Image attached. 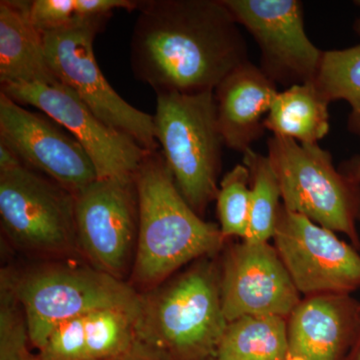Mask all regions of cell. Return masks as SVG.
<instances>
[{
    "instance_id": "cell-7",
    "label": "cell",
    "mask_w": 360,
    "mask_h": 360,
    "mask_svg": "<svg viewBox=\"0 0 360 360\" xmlns=\"http://www.w3.org/2000/svg\"><path fill=\"white\" fill-rule=\"evenodd\" d=\"M108 20H82L65 30L42 33L47 60L58 82L72 90L99 120L155 153L160 144L153 116L127 103L97 65L94 41Z\"/></svg>"
},
{
    "instance_id": "cell-20",
    "label": "cell",
    "mask_w": 360,
    "mask_h": 360,
    "mask_svg": "<svg viewBox=\"0 0 360 360\" xmlns=\"http://www.w3.org/2000/svg\"><path fill=\"white\" fill-rule=\"evenodd\" d=\"M243 165L250 172V212L245 243L264 245L274 238L278 219L281 188L269 158L250 149Z\"/></svg>"
},
{
    "instance_id": "cell-31",
    "label": "cell",
    "mask_w": 360,
    "mask_h": 360,
    "mask_svg": "<svg viewBox=\"0 0 360 360\" xmlns=\"http://www.w3.org/2000/svg\"><path fill=\"white\" fill-rule=\"evenodd\" d=\"M347 360H360V328L354 345H352V354Z\"/></svg>"
},
{
    "instance_id": "cell-26",
    "label": "cell",
    "mask_w": 360,
    "mask_h": 360,
    "mask_svg": "<svg viewBox=\"0 0 360 360\" xmlns=\"http://www.w3.org/2000/svg\"><path fill=\"white\" fill-rule=\"evenodd\" d=\"M30 18L42 33L65 30L82 21L78 18L75 0L30 1Z\"/></svg>"
},
{
    "instance_id": "cell-13",
    "label": "cell",
    "mask_w": 360,
    "mask_h": 360,
    "mask_svg": "<svg viewBox=\"0 0 360 360\" xmlns=\"http://www.w3.org/2000/svg\"><path fill=\"white\" fill-rule=\"evenodd\" d=\"M0 142L30 169L49 177L73 195L98 179L86 151L46 115L32 112L0 92Z\"/></svg>"
},
{
    "instance_id": "cell-25",
    "label": "cell",
    "mask_w": 360,
    "mask_h": 360,
    "mask_svg": "<svg viewBox=\"0 0 360 360\" xmlns=\"http://www.w3.org/2000/svg\"><path fill=\"white\" fill-rule=\"evenodd\" d=\"M39 360H87L85 316L54 328L40 349Z\"/></svg>"
},
{
    "instance_id": "cell-1",
    "label": "cell",
    "mask_w": 360,
    "mask_h": 360,
    "mask_svg": "<svg viewBox=\"0 0 360 360\" xmlns=\"http://www.w3.org/2000/svg\"><path fill=\"white\" fill-rule=\"evenodd\" d=\"M139 9L132 72L156 94L214 91L250 61L245 37L222 0H148Z\"/></svg>"
},
{
    "instance_id": "cell-12",
    "label": "cell",
    "mask_w": 360,
    "mask_h": 360,
    "mask_svg": "<svg viewBox=\"0 0 360 360\" xmlns=\"http://www.w3.org/2000/svg\"><path fill=\"white\" fill-rule=\"evenodd\" d=\"M134 179H96L75 196L77 245L94 269L122 279L139 236Z\"/></svg>"
},
{
    "instance_id": "cell-22",
    "label": "cell",
    "mask_w": 360,
    "mask_h": 360,
    "mask_svg": "<svg viewBox=\"0 0 360 360\" xmlns=\"http://www.w3.org/2000/svg\"><path fill=\"white\" fill-rule=\"evenodd\" d=\"M314 82L329 103L345 101L349 104L347 129L360 141V44L323 51Z\"/></svg>"
},
{
    "instance_id": "cell-16",
    "label": "cell",
    "mask_w": 360,
    "mask_h": 360,
    "mask_svg": "<svg viewBox=\"0 0 360 360\" xmlns=\"http://www.w3.org/2000/svg\"><path fill=\"white\" fill-rule=\"evenodd\" d=\"M277 85L250 61L239 65L214 90L217 120L224 146L245 153L264 134Z\"/></svg>"
},
{
    "instance_id": "cell-10",
    "label": "cell",
    "mask_w": 360,
    "mask_h": 360,
    "mask_svg": "<svg viewBox=\"0 0 360 360\" xmlns=\"http://www.w3.org/2000/svg\"><path fill=\"white\" fill-rule=\"evenodd\" d=\"M1 92L20 105L39 108L63 127L86 151L98 179H134L149 151L129 135L111 129L65 84H18Z\"/></svg>"
},
{
    "instance_id": "cell-19",
    "label": "cell",
    "mask_w": 360,
    "mask_h": 360,
    "mask_svg": "<svg viewBox=\"0 0 360 360\" xmlns=\"http://www.w3.org/2000/svg\"><path fill=\"white\" fill-rule=\"evenodd\" d=\"M217 360H288V323L274 315H248L229 322Z\"/></svg>"
},
{
    "instance_id": "cell-15",
    "label": "cell",
    "mask_w": 360,
    "mask_h": 360,
    "mask_svg": "<svg viewBox=\"0 0 360 360\" xmlns=\"http://www.w3.org/2000/svg\"><path fill=\"white\" fill-rule=\"evenodd\" d=\"M360 328V302L350 295H317L300 300L288 323L290 356L340 360Z\"/></svg>"
},
{
    "instance_id": "cell-24",
    "label": "cell",
    "mask_w": 360,
    "mask_h": 360,
    "mask_svg": "<svg viewBox=\"0 0 360 360\" xmlns=\"http://www.w3.org/2000/svg\"><path fill=\"white\" fill-rule=\"evenodd\" d=\"M0 285V360H30L25 309L15 291V278L2 272Z\"/></svg>"
},
{
    "instance_id": "cell-17",
    "label": "cell",
    "mask_w": 360,
    "mask_h": 360,
    "mask_svg": "<svg viewBox=\"0 0 360 360\" xmlns=\"http://www.w3.org/2000/svg\"><path fill=\"white\" fill-rule=\"evenodd\" d=\"M30 1H0V84H56L44 34L30 20Z\"/></svg>"
},
{
    "instance_id": "cell-28",
    "label": "cell",
    "mask_w": 360,
    "mask_h": 360,
    "mask_svg": "<svg viewBox=\"0 0 360 360\" xmlns=\"http://www.w3.org/2000/svg\"><path fill=\"white\" fill-rule=\"evenodd\" d=\"M23 165L20 158L6 144L0 142V172L14 169Z\"/></svg>"
},
{
    "instance_id": "cell-30",
    "label": "cell",
    "mask_w": 360,
    "mask_h": 360,
    "mask_svg": "<svg viewBox=\"0 0 360 360\" xmlns=\"http://www.w3.org/2000/svg\"><path fill=\"white\" fill-rule=\"evenodd\" d=\"M148 345L139 340L135 345L134 349L127 356L120 360H155L153 354H148Z\"/></svg>"
},
{
    "instance_id": "cell-8",
    "label": "cell",
    "mask_w": 360,
    "mask_h": 360,
    "mask_svg": "<svg viewBox=\"0 0 360 360\" xmlns=\"http://www.w3.org/2000/svg\"><path fill=\"white\" fill-rule=\"evenodd\" d=\"M0 217L11 240L26 250L61 255L77 246L75 196L25 165L0 172Z\"/></svg>"
},
{
    "instance_id": "cell-3",
    "label": "cell",
    "mask_w": 360,
    "mask_h": 360,
    "mask_svg": "<svg viewBox=\"0 0 360 360\" xmlns=\"http://www.w3.org/2000/svg\"><path fill=\"white\" fill-rule=\"evenodd\" d=\"M156 96V141L180 193L200 215L219 193L224 146L214 91Z\"/></svg>"
},
{
    "instance_id": "cell-34",
    "label": "cell",
    "mask_w": 360,
    "mask_h": 360,
    "mask_svg": "<svg viewBox=\"0 0 360 360\" xmlns=\"http://www.w3.org/2000/svg\"><path fill=\"white\" fill-rule=\"evenodd\" d=\"M359 220H360V210H359Z\"/></svg>"
},
{
    "instance_id": "cell-18",
    "label": "cell",
    "mask_w": 360,
    "mask_h": 360,
    "mask_svg": "<svg viewBox=\"0 0 360 360\" xmlns=\"http://www.w3.org/2000/svg\"><path fill=\"white\" fill-rule=\"evenodd\" d=\"M329 104L314 82L292 85L274 97L264 129L302 144L319 143L329 132Z\"/></svg>"
},
{
    "instance_id": "cell-33",
    "label": "cell",
    "mask_w": 360,
    "mask_h": 360,
    "mask_svg": "<svg viewBox=\"0 0 360 360\" xmlns=\"http://www.w3.org/2000/svg\"><path fill=\"white\" fill-rule=\"evenodd\" d=\"M288 360H305V359H302V357L290 356V359H288Z\"/></svg>"
},
{
    "instance_id": "cell-29",
    "label": "cell",
    "mask_w": 360,
    "mask_h": 360,
    "mask_svg": "<svg viewBox=\"0 0 360 360\" xmlns=\"http://www.w3.org/2000/svg\"><path fill=\"white\" fill-rule=\"evenodd\" d=\"M340 172L354 184H360V155H354L345 160L340 165Z\"/></svg>"
},
{
    "instance_id": "cell-2",
    "label": "cell",
    "mask_w": 360,
    "mask_h": 360,
    "mask_svg": "<svg viewBox=\"0 0 360 360\" xmlns=\"http://www.w3.org/2000/svg\"><path fill=\"white\" fill-rule=\"evenodd\" d=\"M139 224L134 276L155 285L224 241L217 224L201 219L184 200L160 150L150 153L135 175Z\"/></svg>"
},
{
    "instance_id": "cell-14",
    "label": "cell",
    "mask_w": 360,
    "mask_h": 360,
    "mask_svg": "<svg viewBox=\"0 0 360 360\" xmlns=\"http://www.w3.org/2000/svg\"><path fill=\"white\" fill-rule=\"evenodd\" d=\"M222 310L227 322L248 315L285 319L300 302V292L269 243L236 246L224 264L220 285Z\"/></svg>"
},
{
    "instance_id": "cell-21",
    "label": "cell",
    "mask_w": 360,
    "mask_h": 360,
    "mask_svg": "<svg viewBox=\"0 0 360 360\" xmlns=\"http://www.w3.org/2000/svg\"><path fill=\"white\" fill-rule=\"evenodd\" d=\"M141 311L108 309L85 315L87 360H120L139 340Z\"/></svg>"
},
{
    "instance_id": "cell-9",
    "label": "cell",
    "mask_w": 360,
    "mask_h": 360,
    "mask_svg": "<svg viewBox=\"0 0 360 360\" xmlns=\"http://www.w3.org/2000/svg\"><path fill=\"white\" fill-rule=\"evenodd\" d=\"M260 51L259 68L276 85L314 82L323 51L307 37L298 0H222Z\"/></svg>"
},
{
    "instance_id": "cell-11",
    "label": "cell",
    "mask_w": 360,
    "mask_h": 360,
    "mask_svg": "<svg viewBox=\"0 0 360 360\" xmlns=\"http://www.w3.org/2000/svg\"><path fill=\"white\" fill-rule=\"evenodd\" d=\"M274 239L298 292L350 295L360 288V255L335 232L281 205Z\"/></svg>"
},
{
    "instance_id": "cell-4",
    "label": "cell",
    "mask_w": 360,
    "mask_h": 360,
    "mask_svg": "<svg viewBox=\"0 0 360 360\" xmlns=\"http://www.w3.org/2000/svg\"><path fill=\"white\" fill-rule=\"evenodd\" d=\"M267 158L281 188L283 207L333 232L345 234L360 248L356 229L360 184L336 169L333 156L315 144L272 135Z\"/></svg>"
},
{
    "instance_id": "cell-6",
    "label": "cell",
    "mask_w": 360,
    "mask_h": 360,
    "mask_svg": "<svg viewBox=\"0 0 360 360\" xmlns=\"http://www.w3.org/2000/svg\"><path fill=\"white\" fill-rule=\"evenodd\" d=\"M227 323L214 274L200 266L143 300L139 340L184 359H198L215 352Z\"/></svg>"
},
{
    "instance_id": "cell-27",
    "label": "cell",
    "mask_w": 360,
    "mask_h": 360,
    "mask_svg": "<svg viewBox=\"0 0 360 360\" xmlns=\"http://www.w3.org/2000/svg\"><path fill=\"white\" fill-rule=\"evenodd\" d=\"M139 4L131 0H75V8L79 20H90L110 18L115 9H139Z\"/></svg>"
},
{
    "instance_id": "cell-32",
    "label": "cell",
    "mask_w": 360,
    "mask_h": 360,
    "mask_svg": "<svg viewBox=\"0 0 360 360\" xmlns=\"http://www.w3.org/2000/svg\"><path fill=\"white\" fill-rule=\"evenodd\" d=\"M354 4L355 6H359L360 8V0H356V1H354ZM354 32L356 33V34L360 37V15L354 21Z\"/></svg>"
},
{
    "instance_id": "cell-23",
    "label": "cell",
    "mask_w": 360,
    "mask_h": 360,
    "mask_svg": "<svg viewBox=\"0 0 360 360\" xmlns=\"http://www.w3.org/2000/svg\"><path fill=\"white\" fill-rule=\"evenodd\" d=\"M250 172L245 165H236L220 181L217 214L224 238L245 239L250 212Z\"/></svg>"
},
{
    "instance_id": "cell-5",
    "label": "cell",
    "mask_w": 360,
    "mask_h": 360,
    "mask_svg": "<svg viewBox=\"0 0 360 360\" xmlns=\"http://www.w3.org/2000/svg\"><path fill=\"white\" fill-rule=\"evenodd\" d=\"M30 342L41 349L63 322L108 309L141 311L143 300L122 279L97 269L52 265L15 279Z\"/></svg>"
},
{
    "instance_id": "cell-35",
    "label": "cell",
    "mask_w": 360,
    "mask_h": 360,
    "mask_svg": "<svg viewBox=\"0 0 360 360\" xmlns=\"http://www.w3.org/2000/svg\"><path fill=\"white\" fill-rule=\"evenodd\" d=\"M30 360H39V359H30Z\"/></svg>"
}]
</instances>
